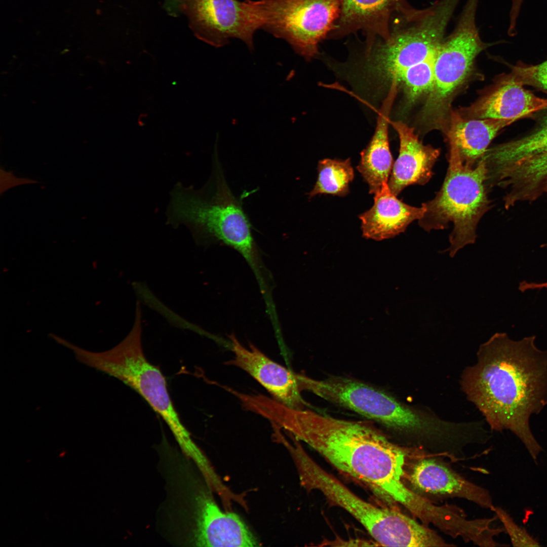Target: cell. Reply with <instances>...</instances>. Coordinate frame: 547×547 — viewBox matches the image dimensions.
<instances>
[{
  "mask_svg": "<svg viewBox=\"0 0 547 547\" xmlns=\"http://www.w3.org/2000/svg\"><path fill=\"white\" fill-rule=\"evenodd\" d=\"M535 339L514 340L506 333H495L480 346L460 385L491 429L511 431L536 462L543 449L529 421L547 405V350L538 348Z\"/></svg>",
  "mask_w": 547,
  "mask_h": 547,
  "instance_id": "6da1fadb",
  "label": "cell"
},
{
  "mask_svg": "<svg viewBox=\"0 0 547 547\" xmlns=\"http://www.w3.org/2000/svg\"><path fill=\"white\" fill-rule=\"evenodd\" d=\"M268 418L338 470L389 500L397 502L407 487L402 481L405 453L369 423L339 419L281 403L272 406Z\"/></svg>",
  "mask_w": 547,
  "mask_h": 547,
  "instance_id": "7a4b0ae2",
  "label": "cell"
},
{
  "mask_svg": "<svg viewBox=\"0 0 547 547\" xmlns=\"http://www.w3.org/2000/svg\"><path fill=\"white\" fill-rule=\"evenodd\" d=\"M166 224L186 227L198 245L220 242L241 253L257 273V249L251 224L242 203L231 191L218 159L214 155L211 175L199 189L177 182L170 192Z\"/></svg>",
  "mask_w": 547,
  "mask_h": 547,
  "instance_id": "3957f363",
  "label": "cell"
},
{
  "mask_svg": "<svg viewBox=\"0 0 547 547\" xmlns=\"http://www.w3.org/2000/svg\"><path fill=\"white\" fill-rule=\"evenodd\" d=\"M459 1L440 0L424 9L397 14L386 38L366 43L368 76L389 86L402 71L435 57Z\"/></svg>",
  "mask_w": 547,
  "mask_h": 547,
  "instance_id": "277c9868",
  "label": "cell"
},
{
  "mask_svg": "<svg viewBox=\"0 0 547 547\" xmlns=\"http://www.w3.org/2000/svg\"><path fill=\"white\" fill-rule=\"evenodd\" d=\"M300 483L307 490L319 491L332 505L357 519L380 545L386 546H442L445 541L433 531L400 511L378 506L361 498L327 472L301 446L291 452Z\"/></svg>",
  "mask_w": 547,
  "mask_h": 547,
  "instance_id": "5b68a950",
  "label": "cell"
},
{
  "mask_svg": "<svg viewBox=\"0 0 547 547\" xmlns=\"http://www.w3.org/2000/svg\"><path fill=\"white\" fill-rule=\"evenodd\" d=\"M449 143L445 180L434 199L422 204L425 211L419 223L426 231L443 229L452 223L450 246L445 251L453 257L460 249L475 242L478 223L490 206L484 160L481 158L474 166L465 164L454 143L449 140Z\"/></svg>",
  "mask_w": 547,
  "mask_h": 547,
  "instance_id": "8992f818",
  "label": "cell"
},
{
  "mask_svg": "<svg viewBox=\"0 0 547 547\" xmlns=\"http://www.w3.org/2000/svg\"><path fill=\"white\" fill-rule=\"evenodd\" d=\"M165 498L157 510L158 532L173 545L196 546L212 490L196 462L181 449L163 442L156 448Z\"/></svg>",
  "mask_w": 547,
  "mask_h": 547,
  "instance_id": "52a82bcc",
  "label": "cell"
},
{
  "mask_svg": "<svg viewBox=\"0 0 547 547\" xmlns=\"http://www.w3.org/2000/svg\"><path fill=\"white\" fill-rule=\"evenodd\" d=\"M141 318L136 317L130 333L115 347L102 353L89 352L86 364L116 378L134 389L163 418L179 447L186 449L194 442L175 408L164 376L144 355Z\"/></svg>",
  "mask_w": 547,
  "mask_h": 547,
  "instance_id": "ba28073f",
  "label": "cell"
},
{
  "mask_svg": "<svg viewBox=\"0 0 547 547\" xmlns=\"http://www.w3.org/2000/svg\"><path fill=\"white\" fill-rule=\"evenodd\" d=\"M297 378L301 390L309 391L418 439H429L438 428L437 416L406 405L382 390L358 380L341 376L318 380L298 374Z\"/></svg>",
  "mask_w": 547,
  "mask_h": 547,
  "instance_id": "9c48e42d",
  "label": "cell"
},
{
  "mask_svg": "<svg viewBox=\"0 0 547 547\" xmlns=\"http://www.w3.org/2000/svg\"><path fill=\"white\" fill-rule=\"evenodd\" d=\"M479 1L467 0L456 27L436 55L434 85L419 116L428 129L447 131L454 94L469 75L476 57L489 46L481 40L476 26Z\"/></svg>",
  "mask_w": 547,
  "mask_h": 547,
  "instance_id": "30bf717a",
  "label": "cell"
},
{
  "mask_svg": "<svg viewBox=\"0 0 547 547\" xmlns=\"http://www.w3.org/2000/svg\"><path fill=\"white\" fill-rule=\"evenodd\" d=\"M260 28L286 41L310 60L328 36L340 15V0L254 1Z\"/></svg>",
  "mask_w": 547,
  "mask_h": 547,
  "instance_id": "8fae6325",
  "label": "cell"
},
{
  "mask_svg": "<svg viewBox=\"0 0 547 547\" xmlns=\"http://www.w3.org/2000/svg\"><path fill=\"white\" fill-rule=\"evenodd\" d=\"M175 8L186 16L200 40L220 47L236 38L253 50V35L260 25L253 1L178 0Z\"/></svg>",
  "mask_w": 547,
  "mask_h": 547,
  "instance_id": "7c38bea8",
  "label": "cell"
},
{
  "mask_svg": "<svg viewBox=\"0 0 547 547\" xmlns=\"http://www.w3.org/2000/svg\"><path fill=\"white\" fill-rule=\"evenodd\" d=\"M229 338L233 356L228 365L246 371L277 401L291 408L304 409L305 402L300 395L296 374L270 359L253 344L247 348L234 334Z\"/></svg>",
  "mask_w": 547,
  "mask_h": 547,
  "instance_id": "4fadbf2b",
  "label": "cell"
},
{
  "mask_svg": "<svg viewBox=\"0 0 547 547\" xmlns=\"http://www.w3.org/2000/svg\"><path fill=\"white\" fill-rule=\"evenodd\" d=\"M340 15L329 37L339 38L361 30L366 42L386 38L393 18L414 8L406 0H340Z\"/></svg>",
  "mask_w": 547,
  "mask_h": 547,
  "instance_id": "5bb4252c",
  "label": "cell"
},
{
  "mask_svg": "<svg viewBox=\"0 0 547 547\" xmlns=\"http://www.w3.org/2000/svg\"><path fill=\"white\" fill-rule=\"evenodd\" d=\"M389 123L399 135L400 149L387 184L390 191L397 196L408 185L424 184L429 181L440 151L423 144L414 129L403 122Z\"/></svg>",
  "mask_w": 547,
  "mask_h": 547,
  "instance_id": "9a60e30c",
  "label": "cell"
},
{
  "mask_svg": "<svg viewBox=\"0 0 547 547\" xmlns=\"http://www.w3.org/2000/svg\"><path fill=\"white\" fill-rule=\"evenodd\" d=\"M521 83L505 77L469 107L457 110L466 119H516L547 108V99L534 95Z\"/></svg>",
  "mask_w": 547,
  "mask_h": 547,
  "instance_id": "2e32d148",
  "label": "cell"
},
{
  "mask_svg": "<svg viewBox=\"0 0 547 547\" xmlns=\"http://www.w3.org/2000/svg\"><path fill=\"white\" fill-rule=\"evenodd\" d=\"M409 480L418 492L438 496L467 499L492 511L489 492L471 483L435 460L422 459L412 467Z\"/></svg>",
  "mask_w": 547,
  "mask_h": 547,
  "instance_id": "e0dca14e",
  "label": "cell"
},
{
  "mask_svg": "<svg viewBox=\"0 0 547 547\" xmlns=\"http://www.w3.org/2000/svg\"><path fill=\"white\" fill-rule=\"evenodd\" d=\"M425 211L422 205L415 207L399 200L384 183L374 194L372 207L359 216L363 236L376 241L394 237L422 218Z\"/></svg>",
  "mask_w": 547,
  "mask_h": 547,
  "instance_id": "ac0fdd59",
  "label": "cell"
},
{
  "mask_svg": "<svg viewBox=\"0 0 547 547\" xmlns=\"http://www.w3.org/2000/svg\"><path fill=\"white\" fill-rule=\"evenodd\" d=\"M398 92L396 83L390 85L377 118L374 135L367 146L361 152L357 168L369 186V193L375 194L388 182L394 162L390 150L388 127L389 115Z\"/></svg>",
  "mask_w": 547,
  "mask_h": 547,
  "instance_id": "d6986e66",
  "label": "cell"
},
{
  "mask_svg": "<svg viewBox=\"0 0 547 547\" xmlns=\"http://www.w3.org/2000/svg\"><path fill=\"white\" fill-rule=\"evenodd\" d=\"M516 120L466 119L452 110L445 133L448 140L455 144L462 161L474 166L484 155L497 133Z\"/></svg>",
  "mask_w": 547,
  "mask_h": 547,
  "instance_id": "ffe728a7",
  "label": "cell"
},
{
  "mask_svg": "<svg viewBox=\"0 0 547 547\" xmlns=\"http://www.w3.org/2000/svg\"><path fill=\"white\" fill-rule=\"evenodd\" d=\"M547 154V116L539 126L522 138L488 148L482 157L487 179L526 160Z\"/></svg>",
  "mask_w": 547,
  "mask_h": 547,
  "instance_id": "44dd1931",
  "label": "cell"
},
{
  "mask_svg": "<svg viewBox=\"0 0 547 547\" xmlns=\"http://www.w3.org/2000/svg\"><path fill=\"white\" fill-rule=\"evenodd\" d=\"M316 182L308 193L309 199L318 194L344 197L354 178L350 159L345 160L325 159L319 162Z\"/></svg>",
  "mask_w": 547,
  "mask_h": 547,
  "instance_id": "7402d4cb",
  "label": "cell"
},
{
  "mask_svg": "<svg viewBox=\"0 0 547 547\" xmlns=\"http://www.w3.org/2000/svg\"><path fill=\"white\" fill-rule=\"evenodd\" d=\"M435 58L428 59L406 69L392 82L395 83L398 87H402L409 103H413L425 94L428 95L432 90L434 83Z\"/></svg>",
  "mask_w": 547,
  "mask_h": 547,
  "instance_id": "603a6c76",
  "label": "cell"
},
{
  "mask_svg": "<svg viewBox=\"0 0 547 547\" xmlns=\"http://www.w3.org/2000/svg\"><path fill=\"white\" fill-rule=\"evenodd\" d=\"M507 76L523 85H528L547 91V60L536 65L515 66Z\"/></svg>",
  "mask_w": 547,
  "mask_h": 547,
  "instance_id": "cb8c5ba5",
  "label": "cell"
},
{
  "mask_svg": "<svg viewBox=\"0 0 547 547\" xmlns=\"http://www.w3.org/2000/svg\"><path fill=\"white\" fill-rule=\"evenodd\" d=\"M496 516L503 525L505 531L510 536L511 543L516 547H534L540 546L539 542L524 528L519 526L504 510L494 507L493 510Z\"/></svg>",
  "mask_w": 547,
  "mask_h": 547,
  "instance_id": "d4e9b609",
  "label": "cell"
},
{
  "mask_svg": "<svg viewBox=\"0 0 547 547\" xmlns=\"http://www.w3.org/2000/svg\"><path fill=\"white\" fill-rule=\"evenodd\" d=\"M36 183V181L27 178H20L12 173L5 170H1V194L8 189L21 184Z\"/></svg>",
  "mask_w": 547,
  "mask_h": 547,
  "instance_id": "484cf974",
  "label": "cell"
},
{
  "mask_svg": "<svg viewBox=\"0 0 547 547\" xmlns=\"http://www.w3.org/2000/svg\"><path fill=\"white\" fill-rule=\"evenodd\" d=\"M512 5L515 7H519L521 6L523 0H511Z\"/></svg>",
  "mask_w": 547,
  "mask_h": 547,
  "instance_id": "4316f807",
  "label": "cell"
},
{
  "mask_svg": "<svg viewBox=\"0 0 547 547\" xmlns=\"http://www.w3.org/2000/svg\"><path fill=\"white\" fill-rule=\"evenodd\" d=\"M167 1H168L169 3L170 4V5L172 6L173 7H174L175 4L176 3V2L177 1V0H167Z\"/></svg>",
  "mask_w": 547,
  "mask_h": 547,
  "instance_id": "83f0119b",
  "label": "cell"
},
{
  "mask_svg": "<svg viewBox=\"0 0 547 547\" xmlns=\"http://www.w3.org/2000/svg\"><path fill=\"white\" fill-rule=\"evenodd\" d=\"M541 247H546V248H547V243H545V244H542V245L541 246Z\"/></svg>",
  "mask_w": 547,
  "mask_h": 547,
  "instance_id": "f1b7e54d",
  "label": "cell"
}]
</instances>
